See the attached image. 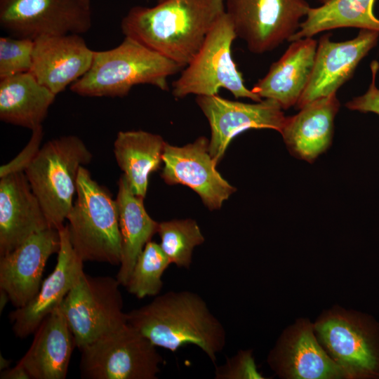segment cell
<instances>
[{
    "instance_id": "cell-1",
    "label": "cell",
    "mask_w": 379,
    "mask_h": 379,
    "mask_svg": "<svg viewBox=\"0 0 379 379\" xmlns=\"http://www.w3.org/2000/svg\"><path fill=\"white\" fill-rule=\"evenodd\" d=\"M225 0H164L153 7L130 8L121 21L123 34L186 67L225 13Z\"/></svg>"
},
{
    "instance_id": "cell-2",
    "label": "cell",
    "mask_w": 379,
    "mask_h": 379,
    "mask_svg": "<svg viewBox=\"0 0 379 379\" xmlns=\"http://www.w3.org/2000/svg\"><path fill=\"white\" fill-rule=\"evenodd\" d=\"M127 322L152 344L175 352L187 345L201 349L215 366L226 331L198 293L169 291L127 312Z\"/></svg>"
},
{
    "instance_id": "cell-3",
    "label": "cell",
    "mask_w": 379,
    "mask_h": 379,
    "mask_svg": "<svg viewBox=\"0 0 379 379\" xmlns=\"http://www.w3.org/2000/svg\"><path fill=\"white\" fill-rule=\"evenodd\" d=\"M183 67L133 39L117 46L95 51L88 71L69 89L84 97L123 98L139 84L168 91V78Z\"/></svg>"
},
{
    "instance_id": "cell-4",
    "label": "cell",
    "mask_w": 379,
    "mask_h": 379,
    "mask_svg": "<svg viewBox=\"0 0 379 379\" xmlns=\"http://www.w3.org/2000/svg\"><path fill=\"white\" fill-rule=\"evenodd\" d=\"M76 194L67 216L68 236L76 253L84 262L119 265L121 236L116 199L84 166L79 171Z\"/></svg>"
},
{
    "instance_id": "cell-5",
    "label": "cell",
    "mask_w": 379,
    "mask_h": 379,
    "mask_svg": "<svg viewBox=\"0 0 379 379\" xmlns=\"http://www.w3.org/2000/svg\"><path fill=\"white\" fill-rule=\"evenodd\" d=\"M92 159L81 138L61 136L46 142L24 171L51 228L64 226L73 206L79 168Z\"/></svg>"
},
{
    "instance_id": "cell-6",
    "label": "cell",
    "mask_w": 379,
    "mask_h": 379,
    "mask_svg": "<svg viewBox=\"0 0 379 379\" xmlns=\"http://www.w3.org/2000/svg\"><path fill=\"white\" fill-rule=\"evenodd\" d=\"M237 38L233 25L225 13L215 22L201 47L172 84V94L177 98L189 95H217L220 88L229 91L235 98L261 99L244 84L232 56V45Z\"/></svg>"
},
{
    "instance_id": "cell-7",
    "label": "cell",
    "mask_w": 379,
    "mask_h": 379,
    "mask_svg": "<svg viewBox=\"0 0 379 379\" xmlns=\"http://www.w3.org/2000/svg\"><path fill=\"white\" fill-rule=\"evenodd\" d=\"M79 350L86 379H157L164 362L157 346L128 323Z\"/></svg>"
},
{
    "instance_id": "cell-8",
    "label": "cell",
    "mask_w": 379,
    "mask_h": 379,
    "mask_svg": "<svg viewBox=\"0 0 379 379\" xmlns=\"http://www.w3.org/2000/svg\"><path fill=\"white\" fill-rule=\"evenodd\" d=\"M120 286L117 278L84 272L61 302L79 349L128 323Z\"/></svg>"
},
{
    "instance_id": "cell-9",
    "label": "cell",
    "mask_w": 379,
    "mask_h": 379,
    "mask_svg": "<svg viewBox=\"0 0 379 379\" xmlns=\"http://www.w3.org/2000/svg\"><path fill=\"white\" fill-rule=\"evenodd\" d=\"M314 330L348 378H379V324L371 317L333 310Z\"/></svg>"
},
{
    "instance_id": "cell-10",
    "label": "cell",
    "mask_w": 379,
    "mask_h": 379,
    "mask_svg": "<svg viewBox=\"0 0 379 379\" xmlns=\"http://www.w3.org/2000/svg\"><path fill=\"white\" fill-rule=\"evenodd\" d=\"M225 5L237 38L254 54L289 41L311 8L306 0H225Z\"/></svg>"
},
{
    "instance_id": "cell-11",
    "label": "cell",
    "mask_w": 379,
    "mask_h": 379,
    "mask_svg": "<svg viewBox=\"0 0 379 379\" xmlns=\"http://www.w3.org/2000/svg\"><path fill=\"white\" fill-rule=\"evenodd\" d=\"M91 25L90 0H0V26L13 37L81 34Z\"/></svg>"
},
{
    "instance_id": "cell-12",
    "label": "cell",
    "mask_w": 379,
    "mask_h": 379,
    "mask_svg": "<svg viewBox=\"0 0 379 379\" xmlns=\"http://www.w3.org/2000/svg\"><path fill=\"white\" fill-rule=\"evenodd\" d=\"M196 102L209 123V153L217 164L237 135L251 128H270L281 133L286 118L279 103L272 99L246 103L217 94L198 95Z\"/></svg>"
},
{
    "instance_id": "cell-13",
    "label": "cell",
    "mask_w": 379,
    "mask_h": 379,
    "mask_svg": "<svg viewBox=\"0 0 379 379\" xmlns=\"http://www.w3.org/2000/svg\"><path fill=\"white\" fill-rule=\"evenodd\" d=\"M161 178L168 185L190 187L209 210L219 209L236 189L216 169L218 164L209 153V140L205 137L182 147L166 142Z\"/></svg>"
},
{
    "instance_id": "cell-14",
    "label": "cell",
    "mask_w": 379,
    "mask_h": 379,
    "mask_svg": "<svg viewBox=\"0 0 379 379\" xmlns=\"http://www.w3.org/2000/svg\"><path fill=\"white\" fill-rule=\"evenodd\" d=\"M378 38L379 32L370 29H360L355 38L340 42L331 41L329 33L323 35L317 44L310 78L296 107L300 109L319 98L336 93Z\"/></svg>"
},
{
    "instance_id": "cell-15",
    "label": "cell",
    "mask_w": 379,
    "mask_h": 379,
    "mask_svg": "<svg viewBox=\"0 0 379 379\" xmlns=\"http://www.w3.org/2000/svg\"><path fill=\"white\" fill-rule=\"evenodd\" d=\"M58 231L60 244L53 271L42 281L39 291L27 305L9 314L13 331L20 338L34 333L43 320L60 307L84 272V261L72 246L67 225Z\"/></svg>"
},
{
    "instance_id": "cell-16",
    "label": "cell",
    "mask_w": 379,
    "mask_h": 379,
    "mask_svg": "<svg viewBox=\"0 0 379 379\" xmlns=\"http://www.w3.org/2000/svg\"><path fill=\"white\" fill-rule=\"evenodd\" d=\"M60 244L58 230L48 228L0 256V288L7 292L15 308L27 305L38 293L46 262L58 253Z\"/></svg>"
},
{
    "instance_id": "cell-17",
    "label": "cell",
    "mask_w": 379,
    "mask_h": 379,
    "mask_svg": "<svg viewBox=\"0 0 379 379\" xmlns=\"http://www.w3.org/2000/svg\"><path fill=\"white\" fill-rule=\"evenodd\" d=\"M93 54L80 34L42 36L34 40L29 72L56 95L88 71Z\"/></svg>"
},
{
    "instance_id": "cell-18",
    "label": "cell",
    "mask_w": 379,
    "mask_h": 379,
    "mask_svg": "<svg viewBox=\"0 0 379 379\" xmlns=\"http://www.w3.org/2000/svg\"><path fill=\"white\" fill-rule=\"evenodd\" d=\"M313 331L314 326L305 320L286 331L269 354L270 366L286 378H348L344 369L320 346Z\"/></svg>"
},
{
    "instance_id": "cell-19",
    "label": "cell",
    "mask_w": 379,
    "mask_h": 379,
    "mask_svg": "<svg viewBox=\"0 0 379 379\" xmlns=\"http://www.w3.org/2000/svg\"><path fill=\"white\" fill-rule=\"evenodd\" d=\"M51 228L25 172L0 178V256Z\"/></svg>"
},
{
    "instance_id": "cell-20",
    "label": "cell",
    "mask_w": 379,
    "mask_h": 379,
    "mask_svg": "<svg viewBox=\"0 0 379 379\" xmlns=\"http://www.w3.org/2000/svg\"><path fill=\"white\" fill-rule=\"evenodd\" d=\"M318 42L303 38L291 44L251 91L261 99H272L282 109L296 105L310 78Z\"/></svg>"
},
{
    "instance_id": "cell-21",
    "label": "cell",
    "mask_w": 379,
    "mask_h": 379,
    "mask_svg": "<svg viewBox=\"0 0 379 379\" xmlns=\"http://www.w3.org/2000/svg\"><path fill=\"white\" fill-rule=\"evenodd\" d=\"M74 347L73 333L58 307L40 324L18 364L31 379H65Z\"/></svg>"
},
{
    "instance_id": "cell-22",
    "label": "cell",
    "mask_w": 379,
    "mask_h": 379,
    "mask_svg": "<svg viewBox=\"0 0 379 379\" xmlns=\"http://www.w3.org/2000/svg\"><path fill=\"white\" fill-rule=\"evenodd\" d=\"M340 102L336 93L319 98L287 117L281 134L296 157L312 161L330 145Z\"/></svg>"
},
{
    "instance_id": "cell-23",
    "label": "cell",
    "mask_w": 379,
    "mask_h": 379,
    "mask_svg": "<svg viewBox=\"0 0 379 379\" xmlns=\"http://www.w3.org/2000/svg\"><path fill=\"white\" fill-rule=\"evenodd\" d=\"M144 199L135 195L122 174L118 181L116 199L121 236V261L117 279L126 287L136 260L153 235L159 222L147 213Z\"/></svg>"
},
{
    "instance_id": "cell-24",
    "label": "cell",
    "mask_w": 379,
    "mask_h": 379,
    "mask_svg": "<svg viewBox=\"0 0 379 379\" xmlns=\"http://www.w3.org/2000/svg\"><path fill=\"white\" fill-rule=\"evenodd\" d=\"M55 96L29 72L0 79V119L32 131L42 126Z\"/></svg>"
},
{
    "instance_id": "cell-25",
    "label": "cell",
    "mask_w": 379,
    "mask_h": 379,
    "mask_svg": "<svg viewBox=\"0 0 379 379\" xmlns=\"http://www.w3.org/2000/svg\"><path fill=\"white\" fill-rule=\"evenodd\" d=\"M166 142L144 131H119L114 142L117 163L133 192L145 199L149 178L161 166Z\"/></svg>"
},
{
    "instance_id": "cell-26",
    "label": "cell",
    "mask_w": 379,
    "mask_h": 379,
    "mask_svg": "<svg viewBox=\"0 0 379 379\" xmlns=\"http://www.w3.org/2000/svg\"><path fill=\"white\" fill-rule=\"evenodd\" d=\"M375 0H320L321 5L310 8L289 42L312 37L342 27H356L379 32V19L373 8Z\"/></svg>"
},
{
    "instance_id": "cell-27",
    "label": "cell",
    "mask_w": 379,
    "mask_h": 379,
    "mask_svg": "<svg viewBox=\"0 0 379 379\" xmlns=\"http://www.w3.org/2000/svg\"><path fill=\"white\" fill-rule=\"evenodd\" d=\"M157 233L162 251L171 264L189 270L195 247L204 242V237L192 219L172 220L159 223Z\"/></svg>"
},
{
    "instance_id": "cell-28",
    "label": "cell",
    "mask_w": 379,
    "mask_h": 379,
    "mask_svg": "<svg viewBox=\"0 0 379 379\" xmlns=\"http://www.w3.org/2000/svg\"><path fill=\"white\" fill-rule=\"evenodd\" d=\"M160 245L149 241L138 256L126 286L138 299L156 296L163 288L162 276L171 265Z\"/></svg>"
},
{
    "instance_id": "cell-29",
    "label": "cell",
    "mask_w": 379,
    "mask_h": 379,
    "mask_svg": "<svg viewBox=\"0 0 379 379\" xmlns=\"http://www.w3.org/2000/svg\"><path fill=\"white\" fill-rule=\"evenodd\" d=\"M34 40L11 36L0 38V79L28 72L32 66Z\"/></svg>"
},
{
    "instance_id": "cell-30",
    "label": "cell",
    "mask_w": 379,
    "mask_h": 379,
    "mask_svg": "<svg viewBox=\"0 0 379 379\" xmlns=\"http://www.w3.org/2000/svg\"><path fill=\"white\" fill-rule=\"evenodd\" d=\"M215 379H263L258 371L252 351L239 350L235 355L226 359L220 366L215 365Z\"/></svg>"
},
{
    "instance_id": "cell-31",
    "label": "cell",
    "mask_w": 379,
    "mask_h": 379,
    "mask_svg": "<svg viewBox=\"0 0 379 379\" xmlns=\"http://www.w3.org/2000/svg\"><path fill=\"white\" fill-rule=\"evenodd\" d=\"M29 141L23 149L11 161L0 168V178L11 173L24 172L33 161L40 149L43 138L42 126L32 131Z\"/></svg>"
},
{
    "instance_id": "cell-32",
    "label": "cell",
    "mask_w": 379,
    "mask_h": 379,
    "mask_svg": "<svg viewBox=\"0 0 379 379\" xmlns=\"http://www.w3.org/2000/svg\"><path fill=\"white\" fill-rule=\"evenodd\" d=\"M379 65L374 60L371 64L372 81L367 91L362 95L354 98L345 104L351 109L361 112H373L379 115V88L375 84Z\"/></svg>"
},
{
    "instance_id": "cell-33",
    "label": "cell",
    "mask_w": 379,
    "mask_h": 379,
    "mask_svg": "<svg viewBox=\"0 0 379 379\" xmlns=\"http://www.w3.org/2000/svg\"><path fill=\"white\" fill-rule=\"evenodd\" d=\"M1 379H30V376L25 368L20 364H17L13 368H8L1 371Z\"/></svg>"
},
{
    "instance_id": "cell-34",
    "label": "cell",
    "mask_w": 379,
    "mask_h": 379,
    "mask_svg": "<svg viewBox=\"0 0 379 379\" xmlns=\"http://www.w3.org/2000/svg\"><path fill=\"white\" fill-rule=\"evenodd\" d=\"M11 301L8 294L4 289L0 288V312L1 313L7 303Z\"/></svg>"
},
{
    "instance_id": "cell-35",
    "label": "cell",
    "mask_w": 379,
    "mask_h": 379,
    "mask_svg": "<svg viewBox=\"0 0 379 379\" xmlns=\"http://www.w3.org/2000/svg\"><path fill=\"white\" fill-rule=\"evenodd\" d=\"M10 364L11 361L4 358L1 354H0V370L3 371L9 368Z\"/></svg>"
},
{
    "instance_id": "cell-36",
    "label": "cell",
    "mask_w": 379,
    "mask_h": 379,
    "mask_svg": "<svg viewBox=\"0 0 379 379\" xmlns=\"http://www.w3.org/2000/svg\"><path fill=\"white\" fill-rule=\"evenodd\" d=\"M162 1H164V0H157L158 2H161Z\"/></svg>"
}]
</instances>
